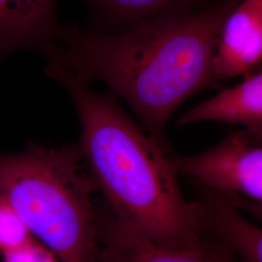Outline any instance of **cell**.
I'll return each instance as SVG.
<instances>
[{
  "label": "cell",
  "instance_id": "1",
  "mask_svg": "<svg viewBox=\"0 0 262 262\" xmlns=\"http://www.w3.org/2000/svg\"><path fill=\"white\" fill-rule=\"evenodd\" d=\"M231 9L163 15L112 33L68 25L45 58L90 84H107L164 143L167 122L182 104L219 83L215 50Z\"/></svg>",
  "mask_w": 262,
  "mask_h": 262
},
{
  "label": "cell",
  "instance_id": "2",
  "mask_svg": "<svg viewBox=\"0 0 262 262\" xmlns=\"http://www.w3.org/2000/svg\"><path fill=\"white\" fill-rule=\"evenodd\" d=\"M45 74L69 95L79 117L78 146L109 213L149 240L169 247L204 245L201 207L184 197L164 143L134 122L113 92L53 63Z\"/></svg>",
  "mask_w": 262,
  "mask_h": 262
},
{
  "label": "cell",
  "instance_id": "3",
  "mask_svg": "<svg viewBox=\"0 0 262 262\" xmlns=\"http://www.w3.org/2000/svg\"><path fill=\"white\" fill-rule=\"evenodd\" d=\"M96 192L78 144L30 141L18 152H0V194L61 262H97Z\"/></svg>",
  "mask_w": 262,
  "mask_h": 262
},
{
  "label": "cell",
  "instance_id": "4",
  "mask_svg": "<svg viewBox=\"0 0 262 262\" xmlns=\"http://www.w3.org/2000/svg\"><path fill=\"white\" fill-rule=\"evenodd\" d=\"M173 162L179 174L215 192L262 203V144L251 140L245 130L229 134L200 154L173 157Z\"/></svg>",
  "mask_w": 262,
  "mask_h": 262
},
{
  "label": "cell",
  "instance_id": "5",
  "mask_svg": "<svg viewBox=\"0 0 262 262\" xmlns=\"http://www.w3.org/2000/svg\"><path fill=\"white\" fill-rule=\"evenodd\" d=\"M61 27L56 0H0V64L21 52L46 56Z\"/></svg>",
  "mask_w": 262,
  "mask_h": 262
},
{
  "label": "cell",
  "instance_id": "6",
  "mask_svg": "<svg viewBox=\"0 0 262 262\" xmlns=\"http://www.w3.org/2000/svg\"><path fill=\"white\" fill-rule=\"evenodd\" d=\"M97 262H231L206 245L176 248L159 245L99 210Z\"/></svg>",
  "mask_w": 262,
  "mask_h": 262
},
{
  "label": "cell",
  "instance_id": "7",
  "mask_svg": "<svg viewBox=\"0 0 262 262\" xmlns=\"http://www.w3.org/2000/svg\"><path fill=\"white\" fill-rule=\"evenodd\" d=\"M262 63V11L243 0L226 16L215 56L217 82L247 75Z\"/></svg>",
  "mask_w": 262,
  "mask_h": 262
},
{
  "label": "cell",
  "instance_id": "8",
  "mask_svg": "<svg viewBox=\"0 0 262 262\" xmlns=\"http://www.w3.org/2000/svg\"><path fill=\"white\" fill-rule=\"evenodd\" d=\"M210 122L243 125L247 129L261 127L262 70L188 109L176 124L184 127Z\"/></svg>",
  "mask_w": 262,
  "mask_h": 262
},
{
  "label": "cell",
  "instance_id": "9",
  "mask_svg": "<svg viewBox=\"0 0 262 262\" xmlns=\"http://www.w3.org/2000/svg\"><path fill=\"white\" fill-rule=\"evenodd\" d=\"M205 224L249 262H262V226L247 219L229 197L217 195L200 204Z\"/></svg>",
  "mask_w": 262,
  "mask_h": 262
},
{
  "label": "cell",
  "instance_id": "10",
  "mask_svg": "<svg viewBox=\"0 0 262 262\" xmlns=\"http://www.w3.org/2000/svg\"><path fill=\"white\" fill-rule=\"evenodd\" d=\"M100 32H120L159 16L188 12L192 0H84Z\"/></svg>",
  "mask_w": 262,
  "mask_h": 262
},
{
  "label": "cell",
  "instance_id": "11",
  "mask_svg": "<svg viewBox=\"0 0 262 262\" xmlns=\"http://www.w3.org/2000/svg\"><path fill=\"white\" fill-rule=\"evenodd\" d=\"M33 239L17 210L0 194V254L16 250Z\"/></svg>",
  "mask_w": 262,
  "mask_h": 262
},
{
  "label": "cell",
  "instance_id": "12",
  "mask_svg": "<svg viewBox=\"0 0 262 262\" xmlns=\"http://www.w3.org/2000/svg\"><path fill=\"white\" fill-rule=\"evenodd\" d=\"M1 256L2 262H61L56 253L36 239Z\"/></svg>",
  "mask_w": 262,
  "mask_h": 262
},
{
  "label": "cell",
  "instance_id": "13",
  "mask_svg": "<svg viewBox=\"0 0 262 262\" xmlns=\"http://www.w3.org/2000/svg\"><path fill=\"white\" fill-rule=\"evenodd\" d=\"M228 197L241 212L249 213L262 224V203L238 195H228Z\"/></svg>",
  "mask_w": 262,
  "mask_h": 262
},
{
  "label": "cell",
  "instance_id": "14",
  "mask_svg": "<svg viewBox=\"0 0 262 262\" xmlns=\"http://www.w3.org/2000/svg\"><path fill=\"white\" fill-rule=\"evenodd\" d=\"M246 133L249 136L251 140L257 143V144H262V126L261 127H256V128H252V129H246Z\"/></svg>",
  "mask_w": 262,
  "mask_h": 262
},
{
  "label": "cell",
  "instance_id": "15",
  "mask_svg": "<svg viewBox=\"0 0 262 262\" xmlns=\"http://www.w3.org/2000/svg\"><path fill=\"white\" fill-rule=\"evenodd\" d=\"M254 2L259 6V8H260L262 11V0H254Z\"/></svg>",
  "mask_w": 262,
  "mask_h": 262
}]
</instances>
